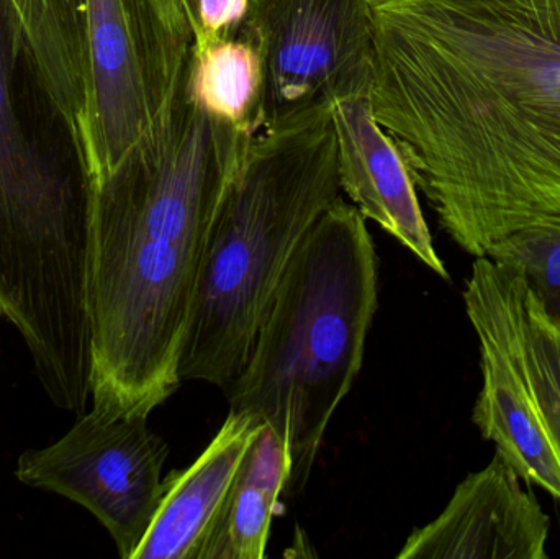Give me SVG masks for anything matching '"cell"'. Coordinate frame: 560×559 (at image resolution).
<instances>
[{
  "label": "cell",
  "instance_id": "obj_1",
  "mask_svg": "<svg viewBox=\"0 0 560 559\" xmlns=\"http://www.w3.org/2000/svg\"><path fill=\"white\" fill-rule=\"evenodd\" d=\"M371 101L474 258L560 217V0H369Z\"/></svg>",
  "mask_w": 560,
  "mask_h": 559
},
{
  "label": "cell",
  "instance_id": "obj_2",
  "mask_svg": "<svg viewBox=\"0 0 560 559\" xmlns=\"http://www.w3.org/2000/svg\"><path fill=\"white\" fill-rule=\"evenodd\" d=\"M255 130L186 91L173 114L89 184L92 409L150 417L179 389L210 235Z\"/></svg>",
  "mask_w": 560,
  "mask_h": 559
},
{
  "label": "cell",
  "instance_id": "obj_3",
  "mask_svg": "<svg viewBox=\"0 0 560 559\" xmlns=\"http://www.w3.org/2000/svg\"><path fill=\"white\" fill-rule=\"evenodd\" d=\"M0 317L48 399L91 400L89 177L10 0H0Z\"/></svg>",
  "mask_w": 560,
  "mask_h": 559
},
{
  "label": "cell",
  "instance_id": "obj_4",
  "mask_svg": "<svg viewBox=\"0 0 560 559\" xmlns=\"http://www.w3.org/2000/svg\"><path fill=\"white\" fill-rule=\"evenodd\" d=\"M377 256L358 207L339 197L287 265L252 354L230 384V410L285 440V494L308 482L323 436L364 360L377 311Z\"/></svg>",
  "mask_w": 560,
  "mask_h": 559
},
{
  "label": "cell",
  "instance_id": "obj_5",
  "mask_svg": "<svg viewBox=\"0 0 560 559\" xmlns=\"http://www.w3.org/2000/svg\"><path fill=\"white\" fill-rule=\"evenodd\" d=\"M339 193L331 102L253 131L210 235L183 383L242 373L287 265Z\"/></svg>",
  "mask_w": 560,
  "mask_h": 559
},
{
  "label": "cell",
  "instance_id": "obj_6",
  "mask_svg": "<svg viewBox=\"0 0 560 559\" xmlns=\"http://www.w3.org/2000/svg\"><path fill=\"white\" fill-rule=\"evenodd\" d=\"M194 45L186 0H88L79 141L89 184L170 118L187 88Z\"/></svg>",
  "mask_w": 560,
  "mask_h": 559
},
{
  "label": "cell",
  "instance_id": "obj_7",
  "mask_svg": "<svg viewBox=\"0 0 560 559\" xmlns=\"http://www.w3.org/2000/svg\"><path fill=\"white\" fill-rule=\"evenodd\" d=\"M167 455L148 417L91 409L58 442L22 453L15 478L91 512L120 558L133 559L163 498Z\"/></svg>",
  "mask_w": 560,
  "mask_h": 559
},
{
  "label": "cell",
  "instance_id": "obj_8",
  "mask_svg": "<svg viewBox=\"0 0 560 559\" xmlns=\"http://www.w3.org/2000/svg\"><path fill=\"white\" fill-rule=\"evenodd\" d=\"M240 32L261 56L256 130L371 84L369 0H252Z\"/></svg>",
  "mask_w": 560,
  "mask_h": 559
},
{
  "label": "cell",
  "instance_id": "obj_9",
  "mask_svg": "<svg viewBox=\"0 0 560 559\" xmlns=\"http://www.w3.org/2000/svg\"><path fill=\"white\" fill-rule=\"evenodd\" d=\"M522 298L518 272L489 256L474 259L464 302L479 338L483 384L472 420L523 481L560 501V458L539 416L520 343Z\"/></svg>",
  "mask_w": 560,
  "mask_h": 559
},
{
  "label": "cell",
  "instance_id": "obj_10",
  "mask_svg": "<svg viewBox=\"0 0 560 559\" xmlns=\"http://www.w3.org/2000/svg\"><path fill=\"white\" fill-rule=\"evenodd\" d=\"M497 453L467 476L443 512L405 541L398 559H548L551 521Z\"/></svg>",
  "mask_w": 560,
  "mask_h": 559
},
{
  "label": "cell",
  "instance_id": "obj_11",
  "mask_svg": "<svg viewBox=\"0 0 560 559\" xmlns=\"http://www.w3.org/2000/svg\"><path fill=\"white\" fill-rule=\"evenodd\" d=\"M329 102L342 193L365 220L377 223L431 271L450 279L404 156L375 118L371 84Z\"/></svg>",
  "mask_w": 560,
  "mask_h": 559
},
{
  "label": "cell",
  "instance_id": "obj_12",
  "mask_svg": "<svg viewBox=\"0 0 560 559\" xmlns=\"http://www.w3.org/2000/svg\"><path fill=\"white\" fill-rule=\"evenodd\" d=\"M262 423L230 410L196 463L164 478L160 508L133 559H215L240 469Z\"/></svg>",
  "mask_w": 560,
  "mask_h": 559
},
{
  "label": "cell",
  "instance_id": "obj_13",
  "mask_svg": "<svg viewBox=\"0 0 560 559\" xmlns=\"http://www.w3.org/2000/svg\"><path fill=\"white\" fill-rule=\"evenodd\" d=\"M10 3L43 82L79 141L84 105L88 0H10Z\"/></svg>",
  "mask_w": 560,
  "mask_h": 559
},
{
  "label": "cell",
  "instance_id": "obj_14",
  "mask_svg": "<svg viewBox=\"0 0 560 559\" xmlns=\"http://www.w3.org/2000/svg\"><path fill=\"white\" fill-rule=\"evenodd\" d=\"M292 471L289 445L262 423L240 469L215 559H265L272 519Z\"/></svg>",
  "mask_w": 560,
  "mask_h": 559
},
{
  "label": "cell",
  "instance_id": "obj_15",
  "mask_svg": "<svg viewBox=\"0 0 560 559\" xmlns=\"http://www.w3.org/2000/svg\"><path fill=\"white\" fill-rule=\"evenodd\" d=\"M261 92V56L240 30L194 46L187 94L210 117L256 130Z\"/></svg>",
  "mask_w": 560,
  "mask_h": 559
},
{
  "label": "cell",
  "instance_id": "obj_16",
  "mask_svg": "<svg viewBox=\"0 0 560 559\" xmlns=\"http://www.w3.org/2000/svg\"><path fill=\"white\" fill-rule=\"evenodd\" d=\"M520 343L539 416L560 458V318L552 317L523 279Z\"/></svg>",
  "mask_w": 560,
  "mask_h": 559
},
{
  "label": "cell",
  "instance_id": "obj_17",
  "mask_svg": "<svg viewBox=\"0 0 560 559\" xmlns=\"http://www.w3.org/2000/svg\"><path fill=\"white\" fill-rule=\"evenodd\" d=\"M487 256L518 272L546 311L560 318V217L512 233Z\"/></svg>",
  "mask_w": 560,
  "mask_h": 559
},
{
  "label": "cell",
  "instance_id": "obj_18",
  "mask_svg": "<svg viewBox=\"0 0 560 559\" xmlns=\"http://www.w3.org/2000/svg\"><path fill=\"white\" fill-rule=\"evenodd\" d=\"M252 0H197L196 45L238 33L249 13Z\"/></svg>",
  "mask_w": 560,
  "mask_h": 559
}]
</instances>
